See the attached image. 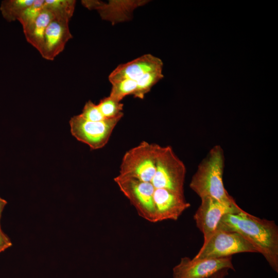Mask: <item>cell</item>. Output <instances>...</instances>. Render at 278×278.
Wrapping results in <instances>:
<instances>
[{"label":"cell","instance_id":"cell-7","mask_svg":"<svg viewBox=\"0 0 278 278\" xmlns=\"http://www.w3.org/2000/svg\"><path fill=\"white\" fill-rule=\"evenodd\" d=\"M121 118L92 121L79 114L70 120L71 132L78 141L86 144L92 149H100L107 144L113 129Z\"/></svg>","mask_w":278,"mask_h":278},{"label":"cell","instance_id":"cell-16","mask_svg":"<svg viewBox=\"0 0 278 278\" xmlns=\"http://www.w3.org/2000/svg\"><path fill=\"white\" fill-rule=\"evenodd\" d=\"M44 0H34L33 3L21 13L18 20L23 26L24 32L27 31L44 9Z\"/></svg>","mask_w":278,"mask_h":278},{"label":"cell","instance_id":"cell-20","mask_svg":"<svg viewBox=\"0 0 278 278\" xmlns=\"http://www.w3.org/2000/svg\"><path fill=\"white\" fill-rule=\"evenodd\" d=\"M79 115L84 119L92 121H98L106 119L97 105H95L91 100L85 103L81 113Z\"/></svg>","mask_w":278,"mask_h":278},{"label":"cell","instance_id":"cell-17","mask_svg":"<svg viewBox=\"0 0 278 278\" xmlns=\"http://www.w3.org/2000/svg\"><path fill=\"white\" fill-rule=\"evenodd\" d=\"M75 1L72 0H46L44 1V8L51 11L55 16L68 18L72 16Z\"/></svg>","mask_w":278,"mask_h":278},{"label":"cell","instance_id":"cell-3","mask_svg":"<svg viewBox=\"0 0 278 278\" xmlns=\"http://www.w3.org/2000/svg\"><path fill=\"white\" fill-rule=\"evenodd\" d=\"M186 167L169 146L160 145L156 159L155 172L151 181L155 188H164L182 195Z\"/></svg>","mask_w":278,"mask_h":278},{"label":"cell","instance_id":"cell-13","mask_svg":"<svg viewBox=\"0 0 278 278\" xmlns=\"http://www.w3.org/2000/svg\"><path fill=\"white\" fill-rule=\"evenodd\" d=\"M54 17L51 11L44 8L29 29L24 33L27 41L39 51L47 26Z\"/></svg>","mask_w":278,"mask_h":278},{"label":"cell","instance_id":"cell-18","mask_svg":"<svg viewBox=\"0 0 278 278\" xmlns=\"http://www.w3.org/2000/svg\"><path fill=\"white\" fill-rule=\"evenodd\" d=\"M137 88L136 81L130 79L119 80L112 84L109 96L121 101L126 96L134 95Z\"/></svg>","mask_w":278,"mask_h":278},{"label":"cell","instance_id":"cell-6","mask_svg":"<svg viewBox=\"0 0 278 278\" xmlns=\"http://www.w3.org/2000/svg\"><path fill=\"white\" fill-rule=\"evenodd\" d=\"M114 180L140 217L149 222H157L153 198L155 188L151 182L119 175Z\"/></svg>","mask_w":278,"mask_h":278},{"label":"cell","instance_id":"cell-21","mask_svg":"<svg viewBox=\"0 0 278 278\" xmlns=\"http://www.w3.org/2000/svg\"><path fill=\"white\" fill-rule=\"evenodd\" d=\"M11 246L12 242L10 239L3 231L0 223V253Z\"/></svg>","mask_w":278,"mask_h":278},{"label":"cell","instance_id":"cell-8","mask_svg":"<svg viewBox=\"0 0 278 278\" xmlns=\"http://www.w3.org/2000/svg\"><path fill=\"white\" fill-rule=\"evenodd\" d=\"M242 210L237 204H226L210 197L201 198V204L194 219L197 227L203 235V243L206 242L215 232L224 215L237 213Z\"/></svg>","mask_w":278,"mask_h":278},{"label":"cell","instance_id":"cell-14","mask_svg":"<svg viewBox=\"0 0 278 278\" xmlns=\"http://www.w3.org/2000/svg\"><path fill=\"white\" fill-rule=\"evenodd\" d=\"M34 0H11L2 2L1 11L4 18L8 21L18 20L21 13L31 5Z\"/></svg>","mask_w":278,"mask_h":278},{"label":"cell","instance_id":"cell-4","mask_svg":"<svg viewBox=\"0 0 278 278\" xmlns=\"http://www.w3.org/2000/svg\"><path fill=\"white\" fill-rule=\"evenodd\" d=\"M159 146L143 141L126 151L122 159L119 175L151 182L155 172Z\"/></svg>","mask_w":278,"mask_h":278},{"label":"cell","instance_id":"cell-23","mask_svg":"<svg viewBox=\"0 0 278 278\" xmlns=\"http://www.w3.org/2000/svg\"><path fill=\"white\" fill-rule=\"evenodd\" d=\"M7 201L0 197V220L2 216V212L5 206V205L7 204Z\"/></svg>","mask_w":278,"mask_h":278},{"label":"cell","instance_id":"cell-1","mask_svg":"<svg viewBox=\"0 0 278 278\" xmlns=\"http://www.w3.org/2000/svg\"><path fill=\"white\" fill-rule=\"evenodd\" d=\"M217 229L242 235L278 272V227L274 221L261 219L242 210L237 213L224 215Z\"/></svg>","mask_w":278,"mask_h":278},{"label":"cell","instance_id":"cell-2","mask_svg":"<svg viewBox=\"0 0 278 278\" xmlns=\"http://www.w3.org/2000/svg\"><path fill=\"white\" fill-rule=\"evenodd\" d=\"M224 154L219 145L213 147L199 164L192 177L190 188L201 198L210 197L228 205L236 204L223 182Z\"/></svg>","mask_w":278,"mask_h":278},{"label":"cell","instance_id":"cell-5","mask_svg":"<svg viewBox=\"0 0 278 278\" xmlns=\"http://www.w3.org/2000/svg\"><path fill=\"white\" fill-rule=\"evenodd\" d=\"M245 252L258 253V251L239 233L217 229L210 238L203 244L194 258H219Z\"/></svg>","mask_w":278,"mask_h":278},{"label":"cell","instance_id":"cell-15","mask_svg":"<svg viewBox=\"0 0 278 278\" xmlns=\"http://www.w3.org/2000/svg\"><path fill=\"white\" fill-rule=\"evenodd\" d=\"M162 71L147 73L136 80L137 88L134 94L135 98L143 99L152 86L163 78Z\"/></svg>","mask_w":278,"mask_h":278},{"label":"cell","instance_id":"cell-11","mask_svg":"<svg viewBox=\"0 0 278 278\" xmlns=\"http://www.w3.org/2000/svg\"><path fill=\"white\" fill-rule=\"evenodd\" d=\"M153 198L157 222L166 220H177L190 206L184 195L164 188H155Z\"/></svg>","mask_w":278,"mask_h":278},{"label":"cell","instance_id":"cell-9","mask_svg":"<svg viewBox=\"0 0 278 278\" xmlns=\"http://www.w3.org/2000/svg\"><path fill=\"white\" fill-rule=\"evenodd\" d=\"M223 269L235 271L232 256L207 259L181 258L172 269V278H207Z\"/></svg>","mask_w":278,"mask_h":278},{"label":"cell","instance_id":"cell-10","mask_svg":"<svg viewBox=\"0 0 278 278\" xmlns=\"http://www.w3.org/2000/svg\"><path fill=\"white\" fill-rule=\"evenodd\" d=\"M69 20L55 16L47 26L39 51L44 58L54 60L63 50L68 40L72 38L68 27Z\"/></svg>","mask_w":278,"mask_h":278},{"label":"cell","instance_id":"cell-22","mask_svg":"<svg viewBox=\"0 0 278 278\" xmlns=\"http://www.w3.org/2000/svg\"><path fill=\"white\" fill-rule=\"evenodd\" d=\"M228 269L220 270L207 278H225L228 275Z\"/></svg>","mask_w":278,"mask_h":278},{"label":"cell","instance_id":"cell-19","mask_svg":"<svg viewBox=\"0 0 278 278\" xmlns=\"http://www.w3.org/2000/svg\"><path fill=\"white\" fill-rule=\"evenodd\" d=\"M97 106L105 119L123 116L124 105L110 96L101 99Z\"/></svg>","mask_w":278,"mask_h":278},{"label":"cell","instance_id":"cell-12","mask_svg":"<svg viewBox=\"0 0 278 278\" xmlns=\"http://www.w3.org/2000/svg\"><path fill=\"white\" fill-rule=\"evenodd\" d=\"M162 68L163 62L160 59L146 54L119 65L110 74L109 80L111 84L125 79L136 80L146 73L162 71Z\"/></svg>","mask_w":278,"mask_h":278}]
</instances>
